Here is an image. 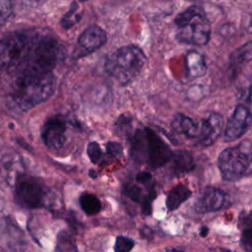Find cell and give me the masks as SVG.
<instances>
[{"instance_id": "ac0fdd59", "label": "cell", "mask_w": 252, "mask_h": 252, "mask_svg": "<svg viewBox=\"0 0 252 252\" xmlns=\"http://www.w3.org/2000/svg\"><path fill=\"white\" fill-rule=\"evenodd\" d=\"M239 228L241 230V246L246 251L252 250V225H251V214L245 211L241 212L238 221Z\"/></svg>"}, {"instance_id": "8fae6325", "label": "cell", "mask_w": 252, "mask_h": 252, "mask_svg": "<svg viewBox=\"0 0 252 252\" xmlns=\"http://www.w3.org/2000/svg\"><path fill=\"white\" fill-rule=\"evenodd\" d=\"M229 203V196L222 190L215 187L204 188L194 203L197 213H211L226 207Z\"/></svg>"}, {"instance_id": "7402d4cb", "label": "cell", "mask_w": 252, "mask_h": 252, "mask_svg": "<svg viewBox=\"0 0 252 252\" xmlns=\"http://www.w3.org/2000/svg\"><path fill=\"white\" fill-rule=\"evenodd\" d=\"M55 250L57 251H77L74 237L69 231L61 230L57 235V243Z\"/></svg>"}, {"instance_id": "5b68a950", "label": "cell", "mask_w": 252, "mask_h": 252, "mask_svg": "<svg viewBox=\"0 0 252 252\" xmlns=\"http://www.w3.org/2000/svg\"><path fill=\"white\" fill-rule=\"evenodd\" d=\"M251 143L249 140L237 146L224 149L219 156L218 165L221 178L225 181H238L251 172Z\"/></svg>"}, {"instance_id": "f1b7e54d", "label": "cell", "mask_w": 252, "mask_h": 252, "mask_svg": "<svg viewBox=\"0 0 252 252\" xmlns=\"http://www.w3.org/2000/svg\"><path fill=\"white\" fill-rule=\"evenodd\" d=\"M209 233V228L207 226H202L201 229H200V235L202 237H206Z\"/></svg>"}, {"instance_id": "9c48e42d", "label": "cell", "mask_w": 252, "mask_h": 252, "mask_svg": "<svg viewBox=\"0 0 252 252\" xmlns=\"http://www.w3.org/2000/svg\"><path fill=\"white\" fill-rule=\"evenodd\" d=\"M67 120L62 115L46 119L41 130V139L50 150H60L66 142Z\"/></svg>"}, {"instance_id": "2e32d148", "label": "cell", "mask_w": 252, "mask_h": 252, "mask_svg": "<svg viewBox=\"0 0 252 252\" xmlns=\"http://www.w3.org/2000/svg\"><path fill=\"white\" fill-rule=\"evenodd\" d=\"M191 196L192 192L187 186L183 184H178L167 193L165 200L166 208L168 209V211H174L178 209L181 204H183Z\"/></svg>"}, {"instance_id": "6da1fadb", "label": "cell", "mask_w": 252, "mask_h": 252, "mask_svg": "<svg viewBox=\"0 0 252 252\" xmlns=\"http://www.w3.org/2000/svg\"><path fill=\"white\" fill-rule=\"evenodd\" d=\"M55 90V77L52 72L19 76L12 94L16 106L23 111L30 110L49 98Z\"/></svg>"}, {"instance_id": "83f0119b", "label": "cell", "mask_w": 252, "mask_h": 252, "mask_svg": "<svg viewBox=\"0 0 252 252\" xmlns=\"http://www.w3.org/2000/svg\"><path fill=\"white\" fill-rule=\"evenodd\" d=\"M136 181L138 183H141V184H147V183H150L151 179H152V175L149 173V172H146V171H143V172H140L136 175L135 177Z\"/></svg>"}, {"instance_id": "3957f363", "label": "cell", "mask_w": 252, "mask_h": 252, "mask_svg": "<svg viewBox=\"0 0 252 252\" xmlns=\"http://www.w3.org/2000/svg\"><path fill=\"white\" fill-rule=\"evenodd\" d=\"M147 57L144 51L133 44L125 45L114 51L105 62L107 74L120 85L133 82L141 73Z\"/></svg>"}, {"instance_id": "4fadbf2b", "label": "cell", "mask_w": 252, "mask_h": 252, "mask_svg": "<svg viewBox=\"0 0 252 252\" xmlns=\"http://www.w3.org/2000/svg\"><path fill=\"white\" fill-rule=\"evenodd\" d=\"M223 127V117L219 113H211L199 127L197 143L201 147H209L220 137Z\"/></svg>"}, {"instance_id": "8992f818", "label": "cell", "mask_w": 252, "mask_h": 252, "mask_svg": "<svg viewBox=\"0 0 252 252\" xmlns=\"http://www.w3.org/2000/svg\"><path fill=\"white\" fill-rule=\"evenodd\" d=\"M38 33L34 31H18L0 40V68L18 67L28 55Z\"/></svg>"}, {"instance_id": "cb8c5ba5", "label": "cell", "mask_w": 252, "mask_h": 252, "mask_svg": "<svg viewBox=\"0 0 252 252\" xmlns=\"http://www.w3.org/2000/svg\"><path fill=\"white\" fill-rule=\"evenodd\" d=\"M135 246V241L127 236L119 235L115 239V244H114V251L116 252H129L133 249Z\"/></svg>"}, {"instance_id": "484cf974", "label": "cell", "mask_w": 252, "mask_h": 252, "mask_svg": "<svg viewBox=\"0 0 252 252\" xmlns=\"http://www.w3.org/2000/svg\"><path fill=\"white\" fill-rule=\"evenodd\" d=\"M13 13L11 0H0V27L6 24Z\"/></svg>"}, {"instance_id": "f546056e", "label": "cell", "mask_w": 252, "mask_h": 252, "mask_svg": "<svg viewBox=\"0 0 252 252\" xmlns=\"http://www.w3.org/2000/svg\"><path fill=\"white\" fill-rule=\"evenodd\" d=\"M32 4H35V5H41L43 3H45L47 0H29Z\"/></svg>"}, {"instance_id": "277c9868", "label": "cell", "mask_w": 252, "mask_h": 252, "mask_svg": "<svg viewBox=\"0 0 252 252\" xmlns=\"http://www.w3.org/2000/svg\"><path fill=\"white\" fill-rule=\"evenodd\" d=\"M174 24L178 28L176 39L179 42L197 46L209 42L211 25L200 6L192 5L179 13L174 19Z\"/></svg>"}, {"instance_id": "d6986e66", "label": "cell", "mask_w": 252, "mask_h": 252, "mask_svg": "<svg viewBox=\"0 0 252 252\" xmlns=\"http://www.w3.org/2000/svg\"><path fill=\"white\" fill-rule=\"evenodd\" d=\"M79 202H80L81 209L88 216L96 215L97 213L100 212V210L102 208L99 199L95 195L91 194V193H87V192L83 193L80 196Z\"/></svg>"}, {"instance_id": "7c38bea8", "label": "cell", "mask_w": 252, "mask_h": 252, "mask_svg": "<svg viewBox=\"0 0 252 252\" xmlns=\"http://www.w3.org/2000/svg\"><path fill=\"white\" fill-rule=\"evenodd\" d=\"M251 125V113L244 105H237L228 119L224 133L223 141L231 142L243 136Z\"/></svg>"}, {"instance_id": "44dd1931", "label": "cell", "mask_w": 252, "mask_h": 252, "mask_svg": "<svg viewBox=\"0 0 252 252\" xmlns=\"http://www.w3.org/2000/svg\"><path fill=\"white\" fill-rule=\"evenodd\" d=\"M250 59H251V42L248 41L244 45L235 49L230 54L229 62L231 63V65L238 67L239 65L245 62H249Z\"/></svg>"}, {"instance_id": "9a60e30c", "label": "cell", "mask_w": 252, "mask_h": 252, "mask_svg": "<svg viewBox=\"0 0 252 252\" xmlns=\"http://www.w3.org/2000/svg\"><path fill=\"white\" fill-rule=\"evenodd\" d=\"M169 161H171V172L173 173V175L188 173L192 171L195 167L194 158L191 153L187 151L179 150L172 152Z\"/></svg>"}, {"instance_id": "e0dca14e", "label": "cell", "mask_w": 252, "mask_h": 252, "mask_svg": "<svg viewBox=\"0 0 252 252\" xmlns=\"http://www.w3.org/2000/svg\"><path fill=\"white\" fill-rule=\"evenodd\" d=\"M186 66L190 78L203 77L207 72L205 58L195 50H191L186 55Z\"/></svg>"}, {"instance_id": "30bf717a", "label": "cell", "mask_w": 252, "mask_h": 252, "mask_svg": "<svg viewBox=\"0 0 252 252\" xmlns=\"http://www.w3.org/2000/svg\"><path fill=\"white\" fill-rule=\"evenodd\" d=\"M107 40L105 32L98 26L87 28L78 37L77 46L74 50V57L87 56L100 48Z\"/></svg>"}, {"instance_id": "4316f807", "label": "cell", "mask_w": 252, "mask_h": 252, "mask_svg": "<svg viewBox=\"0 0 252 252\" xmlns=\"http://www.w3.org/2000/svg\"><path fill=\"white\" fill-rule=\"evenodd\" d=\"M106 155H107V158L110 159V160H113V159H116L118 158H120L123 154V148L122 146L117 143V142H108L106 144Z\"/></svg>"}, {"instance_id": "5bb4252c", "label": "cell", "mask_w": 252, "mask_h": 252, "mask_svg": "<svg viewBox=\"0 0 252 252\" xmlns=\"http://www.w3.org/2000/svg\"><path fill=\"white\" fill-rule=\"evenodd\" d=\"M199 127L192 118L182 114L176 113L171 120L172 130L180 135H183L190 139H196L199 133Z\"/></svg>"}, {"instance_id": "52a82bcc", "label": "cell", "mask_w": 252, "mask_h": 252, "mask_svg": "<svg viewBox=\"0 0 252 252\" xmlns=\"http://www.w3.org/2000/svg\"><path fill=\"white\" fill-rule=\"evenodd\" d=\"M15 198L17 203L24 208L37 209L47 205L50 193L38 178L20 174L15 183Z\"/></svg>"}, {"instance_id": "7a4b0ae2", "label": "cell", "mask_w": 252, "mask_h": 252, "mask_svg": "<svg viewBox=\"0 0 252 252\" xmlns=\"http://www.w3.org/2000/svg\"><path fill=\"white\" fill-rule=\"evenodd\" d=\"M62 54V45L55 37L38 34L28 55L17 67L19 76L52 72Z\"/></svg>"}, {"instance_id": "603a6c76", "label": "cell", "mask_w": 252, "mask_h": 252, "mask_svg": "<svg viewBox=\"0 0 252 252\" xmlns=\"http://www.w3.org/2000/svg\"><path fill=\"white\" fill-rule=\"evenodd\" d=\"M87 154H88V157L90 158V160L94 163V164H96V163H99L100 160L102 159V156H103V153L101 151V148L99 146V144L95 141H93V142H90L87 146Z\"/></svg>"}, {"instance_id": "ffe728a7", "label": "cell", "mask_w": 252, "mask_h": 252, "mask_svg": "<svg viewBox=\"0 0 252 252\" xmlns=\"http://www.w3.org/2000/svg\"><path fill=\"white\" fill-rule=\"evenodd\" d=\"M83 16V12L80 9V6L77 1H73L70 5L69 10L65 13V15L62 17L60 25L62 29L69 30L73 28L75 25H77Z\"/></svg>"}, {"instance_id": "d4e9b609", "label": "cell", "mask_w": 252, "mask_h": 252, "mask_svg": "<svg viewBox=\"0 0 252 252\" xmlns=\"http://www.w3.org/2000/svg\"><path fill=\"white\" fill-rule=\"evenodd\" d=\"M131 125H132V118L128 117L125 114V115L118 117L116 124H115V128L117 129V133L119 135H123V134L130 135V131H131V127H132Z\"/></svg>"}, {"instance_id": "ba28073f", "label": "cell", "mask_w": 252, "mask_h": 252, "mask_svg": "<svg viewBox=\"0 0 252 252\" xmlns=\"http://www.w3.org/2000/svg\"><path fill=\"white\" fill-rule=\"evenodd\" d=\"M146 158L145 160L152 168H158L167 163L172 152L168 145L151 128L146 127Z\"/></svg>"}]
</instances>
